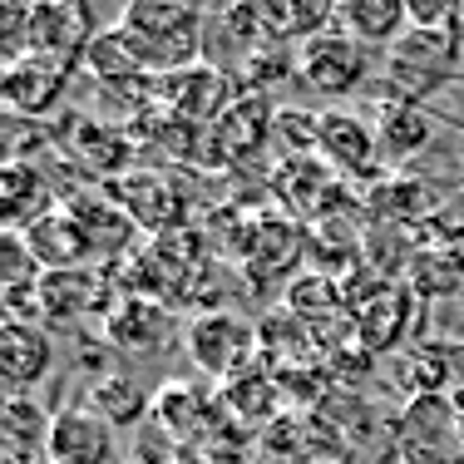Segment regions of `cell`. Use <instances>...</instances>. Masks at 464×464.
Masks as SVG:
<instances>
[{"label":"cell","instance_id":"obj_23","mask_svg":"<svg viewBox=\"0 0 464 464\" xmlns=\"http://www.w3.org/2000/svg\"><path fill=\"white\" fill-rule=\"evenodd\" d=\"M74 153H84L99 173H124L129 159H134V143L119 134V129H104V124H94V119H80V129H74Z\"/></svg>","mask_w":464,"mask_h":464},{"label":"cell","instance_id":"obj_17","mask_svg":"<svg viewBox=\"0 0 464 464\" xmlns=\"http://www.w3.org/2000/svg\"><path fill=\"white\" fill-rule=\"evenodd\" d=\"M114 198L124 203V213L134 218L139 227L169 232L183 223V193L159 173H129V179L114 183Z\"/></svg>","mask_w":464,"mask_h":464},{"label":"cell","instance_id":"obj_28","mask_svg":"<svg viewBox=\"0 0 464 464\" xmlns=\"http://www.w3.org/2000/svg\"><path fill=\"white\" fill-rule=\"evenodd\" d=\"M405 5H411V20L420 30H445V25H459L464 0H405Z\"/></svg>","mask_w":464,"mask_h":464},{"label":"cell","instance_id":"obj_22","mask_svg":"<svg viewBox=\"0 0 464 464\" xmlns=\"http://www.w3.org/2000/svg\"><path fill=\"white\" fill-rule=\"evenodd\" d=\"M366 203H371V213L381 218V223H415V218H425L430 208H435V193L411 183V179H391V183L375 188Z\"/></svg>","mask_w":464,"mask_h":464},{"label":"cell","instance_id":"obj_30","mask_svg":"<svg viewBox=\"0 0 464 464\" xmlns=\"http://www.w3.org/2000/svg\"><path fill=\"white\" fill-rule=\"evenodd\" d=\"M237 5H257V0H237Z\"/></svg>","mask_w":464,"mask_h":464},{"label":"cell","instance_id":"obj_11","mask_svg":"<svg viewBox=\"0 0 464 464\" xmlns=\"http://www.w3.org/2000/svg\"><path fill=\"white\" fill-rule=\"evenodd\" d=\"M411 306H415V286H401V282H381L371 296H361L351 331H356V341L366 346V356H385V351L405 336Z\"/></svg>","mask_w":464,"mask_h":464},{"label":"cell","instance_id":"obj_6","mask_svg":"<svg viewBox=\"0 0 464 464\" xmlns=\"http://www.w3.org/2000/svg\"><path fill=\"white\" fill-rule=\"evenodd\" d=\"M94 45V20H90V0H35V25H30V54L74 64L90 54Z\"/></svg>","mask_w":464,"mask_h":464},{"label":"cell","instance_id":"obj_18","mask_svg":"<svg viewBox=\"0 0 464 464\" xmlns=\"http://www.w3.org/2000/svg\"><path fill=\"white\" fill-rule=\"evenodd\" d=\"M257 30L282 45H306L312 35H322L326 25H336V0H257Z\"/></svg>","mask_w":464,"mask_h":464},{"label":"cell","instance_id":"obj_5","mask_svg":"<svg viewBox=\"0 0 464 464\" xmlns=\"http://www.w3.org/2000/svg\"><path fill=\"white\" fill-rule=\"evenodd\" d=\"M257 351H262V326L242 322V316L208 312L188 322V356H193L198 371L218 375V381H237Z\"/></svg>","mask_w":464,"mask_h":464},{"label":"cell","instance_id":"obj_29","mask_svg":"<svg viewBox=\"0 0 464 464\" xmlns=\"http://www.w3.org/2000/svg\"><path fill=\"white\" fill-rule=\"evenodd\" d=\"M450 395H455V415H459V440H464V385H455V391H450Z\"/></svg>","mask_w":464,"mask_h":464},{"label":"cell","instance_id":"obj_10","mask_svg":"<svg viewBox=\"0 0 464 464\" xmlns=\"http://www.w3.org/2000/svg\"><path fill=\"white\" fill-rule=\"evenodd\" d=\"M20 237H25L30 257L40 262V272H70V267H90L94 262V247H90V237H84L80 218L64 203H54L50 213H40Z\"/></svg>","mask_w":464,"mask_h":464},{"label":"cell","instance_id":"obj_16","mask_svg":"<svg viewBox=\"0 0 464 464\" xmlns=\"http://www.w3.org/2000/svg\"><path fill=\"white\" fill-rule=\"evenodd\" d=\"M435 124L440 119L430 114L425 104H415V99H385L381 104V119H375V139H381V153L391 163H411L415 153L430 149V139H435Z\"/></svg>","mask_w":464,"mask_h":464},{"label":"cell","instance_id":"obj_9","mask_svg":"<svg viewBox=\"0 0 464 464\" xmlns=\"http://www.w3.org/2000/svg\"><path fill=\"white\" fill-rule=\"evenodd\" d=\"M316 153L331 173H371L381 139H375L371 119L351 114V109H326V114H316Z\"/></svg>","mask_w":464,"mask_h":464},{"label":"cell","instance_id":"obj_14","mask_svg":"<svg viewBox=\"0 0 464 464\" xmlns=\"http://www.w3.org/2000/svg\"><path fill=\"white\" fill-rule=\"evenodd\" d=\"M336 25L366 50H395L415 20L405 0H336Z\"/></svg>","mask_w":464,"mask_h":464},{"label":"cell","instance_id":"obj_27","mask_svg":"<svg viewBox=\"0 0 464 464\" xmlns=\"http://www.w3.org/2000/svg\"><path fill=\"white\" fill-rule=\"evenodd\" d=\"M237 395H242V415L247 420H267L272 401H277V385L257 381V375H237V381L227 385V401H237Z\"/></svg>","mask_w":464,"mask_h":464},{"label":"cell","instance_id":"obj_3","mask_svg":"<svg viewBox=\"0 0 464 464\" xmlns=\"http://www.w3.org/2000/svg\"><path fill=\"white\" fill-rule=\"evenodd\" d=\"M395 440L405 464H464L455 395H411L395 415Z\"/></svg>","mask_w":464,"mask_h":464},{"label":"cell","instance_id":"obj_1","mask_svg":"<svg viewBox=\"0 0 464 464\" xmlns=\"http://www.w3.org/2000/svg\"><path fill=\"white\" fill-rule=\"evenodd\" d=\"M124 40L139 50V60L149 64V74H173L198 64V10L183 0H129L124 20H119Z\"/></svg>","mask_w":464,"mask_h":464},{"label":"cell","instance_id":"obj_12","mask_svg":"<svg viewBox=\"0 0 464 464\" xmlns=\"http://www.w3.org/2000/svg\"><path fill=\"white\" fill-rule=\"evenodd\" d=\"M54 366V336L35 322H5L0 326V375L10 395H30Z\"/></svg>","mask_w":464,"mask_h":464},{"label":"cell","instance_id":"obj_8","mask_svg":"<svg viewBox=\"0 0 464 464\" xmlns=\"http://www.w3.org/2000/svg\"><path fill=\"white\" fill-rule=\"evenodd\" d=\"M45 455L50 464H114V425L94 405H60Z\"/></svg>","mask_w":464,"mask_h":464},{"label":"cell","instance_id":"obj_13","mask_svg":"<svg viewBox=\"0 0 464 464\" xmlns=\"http://www.w3.org/2000/svg\"><path fill=\"white\" fill-rule=\"evenodd\" d=\"M153 94L173 109L188 124H208L227 109V80L208 64H188V70L173 74H153Z\"/></svg>","mask_w":464,"mask_h":464},{"label":"cell","instance_id":"obj_20","mask_svg":"<svg viewBox=\"0 0 464 464\" xmlns=\"http://www.w3.org/2000/svg\"><path fill=\"white\" fill-rule=\"evenodd\" d=\"M40 213H50V198H45V183L30 163L10 159L5 163V223L10 232H25Z\"/></svg>","mask_w":464,"mask_h":464},{"label":"cell","instance_id":"obj_4","mask_svg":"<svg viewBox=\"0 0 464 464\" xmlns=\"http://www.w3.org/2000/svg\"><path fill=\"white\" fill-rule=\"evenodd\" d=\"M296 74H302L306 90H316L326 99H346V94H356L361 84H366L371 54L341 25H326L322 35H312L306 45H296Z\"/></svg>","mask_w":464,"mask_h":464},{"label":"cell","instance_id":"obj_2","mask_svg":"<svg viewBox=\"0 0 464 464\" xmlns=\"http://www.w3.org/2000/svg\"><path fill=\"white\" fill-rule=\"evenodd\" d=\"M464 64V30L445 25V30H411L401 45L391 50V84L395 99H425L440 84H450Z\"/></svg>","mask_w":464,"mask_h":464},{"label":"cell","instance_id":"obj_24","mask_svg":"<svg viewBox=\"0 0 464 464\" xmlns=\"http://www.w3.org/2000/svg\"><path fill=\"white\" fill-rule=\"evenodd\" d=\"M459 252L450 247V242H440L435 252H415L411 257V286L420 296H450V292H459L464 286V262H455Z\"/></svg>","mask_w":464,"mask_h":464},{"label":"cell","instance_id":"obj_26","mask_svg":"<svg viewBox=\"0 0 464 464\" xmlns=\"http://www.w3.org/2000/svg\"><path fill=\"white\" fill-rule=\"evenodd\" d=\"M312 302H316V312H331V316H336V312H341L336 282H331V277H302V282L292 286V296H286V306H292L302 322H312Z\"/></svg>","mask_w":464,"mask_h":464},{"label":"cell","instance_id":"obj_19","mask_svg":"<svg viewBox=\"0 0 464 464\" xmlns=\"http://www.w3.org/2000/svg\"><path fill=\"white\" fill-rule=\"evenodd\" d=\"M104 336L114 341L119 351H153L163 336H169V312L149 296H129L109 312L104 322Z\"/></svg>","mask_w":464,"mask_h":464},{"label":"cell","instance_id":"obj_15","mask_svg":"<svg viewBox=\"0 0 464 464\" xmlns=\"http://www.w3.org/2000/svg\"><path fill=\"white\" fill-rule=\"evenodd\" d=\"M64 80H70V70H64V64L45 60V54H25V60H10L5 64L0 94H5V104L15 109V114L40 119V114H50L54 99L64 94Z\"/></svg>","mask_w":464,"mask_h":464},{"label":"cell","instance_id":"obj_7","mask_svg":"<svg viewBox=\"0 0 464 464\" xmlns=\"http://www.w3.org/2000/svg\"><path fill=\"white\" fill-rule=\"evenodd\" d=\"M99 312H114L109 282L94 267H70V272H40V322L50 326H80Z\"/></svg>","mask_w":464,"mask_h":464},{"label":"cell","instance_id":"obj_25","mask_svg":"<svg viewBox=\"0 0 464 464\" xmlns=\"http://www.w3.org/2000/svg\"><path fill=\"white\" fill-rule=\"evenodd\" d=\"M90 401L109 425H139V420L149 415V401H143V391L129 381V375H104V381L90 391Z\"/></svg>","mask_w":464,"mask_h":464},{"label":"cell","instance_id":"obj_21","mask_svg":"<svg viewBox=\"0 0 464 464\" xmlns=\"http://www.w3.org/2000/svg\"><path fill=\"white\" fill-rule=\"evenodd\" d=\"M84 70L99 74L104 84H119V80H149V64L139 60V50L124 40V30H104V35H94L90 54H84Z\"/></svg>","mask_w":464,"mask_h":464}]
</instances>
